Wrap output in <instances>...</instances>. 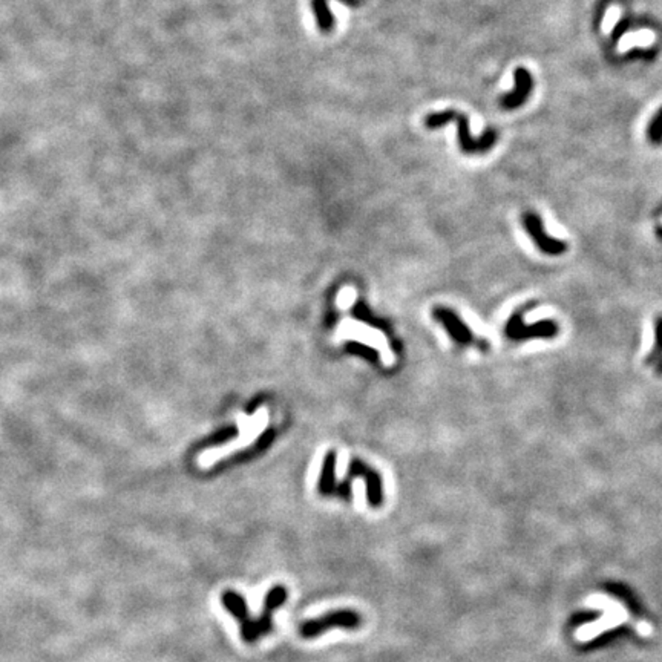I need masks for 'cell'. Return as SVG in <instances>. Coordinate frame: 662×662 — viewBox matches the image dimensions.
Wrapping results in <instances>:
<instances>
[{
  "mask_svg": "<svg viewBox=\"0 0 662 662\" xmlns=\"http://www.w3.org/2000/svg\"><path fill=\"white\" fill-rule=\"evenodd\" d=\"M455 123L457 124V135H459V146L461 152L465 154H485L491 151L494 144L499 140V134L494 129H486L483 135L480 138H474L471 135L469 129V119L463 112L455 109H446L442 112L428 114L425 117V128L426 129H438L443 128L446 124Z\"/></svg>",
  "mask_w": 662,
  "mask_h": 662,
  "instance_id": "6da1fadb",
  "label": "cell"
},
{
  "mask_svg": "<svg viewBox=\"0 0 662 662\" xmlns=\"http://www.w3.org/2000/svg\"><path fill=\"white\" fill-rule=\"evenodd\" d=\"M238 428L239 435L235 440H229V443L218 446V448L207 450L201 454L200 463L204 466H210L213 461H217L222 457H226L231 451L245 448V446L252 445L256 438H258L269 425V411L266 407L259 408L253 416H245V414H238Z\"/></svg>",
  "mask_w": 662,
  "mask_h": 662,
  "instance_id": "7a4b0ae2",
  "label": "cell"
},
{
  "mask_svg": "<svg viewBox=\"0 0 662 662\" xmlns=\"http://www.w3.org/2000/svg\"><path fill=\"white\" fill-rule=\"evenodd\" d=\"M531 305H523L511 314L504 325V336L512 342L529 341V339H553L558 336L560 325L553 319H544L534 324H525V313L531 310Z\"/></svg>",
  "mask_w": 662,
  "mask_h": 662,
  "instance_id": "3957f363",
  "label": "cell"
},
{
  "mask_svg": "<svg viewBox=\"0 0 662 662\" xmlns=\"http://www.w3.org/2000/svg\"><path fill=\"white\" fill-rule=\"evenodd\" d=\"M363 623L360 614L350 609H339L327 612L319 618L304 621L299 627V635L305 640H313L316 636L325 633L331 628H344V630H356Z\"/></svg>",
  "mask_w": 662,
  "mask_h": 662,
  "instance_id": "277c9868",
  "label": "cell"
},
{
  "mask_svg": "<svg viewBox=\"0 0 662 662\" xmlns=\"http://www.w3.org/2000/svg\"><path fill=\"white\" fill-rule=\"evenodd\" d=\"M336 339H353V341H359L363 345L371 346V349L379 351L380 359H382L385 365H390L391 362H394L393 353L388 349L385 336L379 330L363 324V322L354 320L351 318L344 319L337 328Z\"/></svg>",
  "mask_w": 662,
  "mask_h": 662,
  "instance_id": "5b68a950",
  "label": "cell"
},
{
  "mask_svg": "<svg viewBox=\"0 0 662 662\" xmlns=\"http://www.w3.org/2000/svg\"><path fill=\"white\" fill-rule=\"evenodd\" d=\"M433 316L438 324L443 325L446 333H448V336L452 339L454 344H457L459 346L475 345L482 350L487 349V342L485 341V339H477L473 333V330H471L466 322L460 318V314L457 311H454L448 307H437L433 311Z\"/></svg>",
  "mask_w": 662,
  "mask_h": 662,
  "instance_id": "8992f818",
  "label": "cell"
},
{
  "mask_svg": "<svg viewBox=\"0 0 662 662\" xmlns=\"http://www.w3.org/2000/svg\"><path fill=\"white\" fill-rule=\"evenodd\" d=\"M221 602L229 614L234 618H236V621L239 623V628H241V638L244 642L253 644L258 640H261L258 627H256V619L250 616L247 602L241 593H238L235 590L222 592Z\"/></svg>",
  "mask_w": 662,
  "mask_h": 662,
  "instance_id": "52a82bcc",
  "label": "cell"
},
{
  "mask_svg": "<svg viewBox=\"0 0 662 662\" xmlns=\"http://www.w3.org/2000/svg\"><path fill=\"white\" fill-rule=\"evenodd\" d=\"M521 224L526 230V234L531 236L534 244L540 252L549 256H560L567 252V243L561 241V239L552 238L548 235L544 229L543 219L534 212H526L521 217Z\"/></svg>",
  "mask_w": 662,
  "mask_h": 662,
  "instance_id": "ba28073f",
  "label": "cell"
},
{
  "mask_svg": "<svg viewBox=\"0 0 662 662\" xmlns=\"http://www.w3.org/2000/svg\"><path fill=\"white\" fill-rule=\"evenodd\" d=\"M287 598H288L287 587L283 584L273 586L267 592L266 598H264L262 614L259 615L258 619H256V627H258L259 636L269 635L273 632V614H275L276 609L284 606Z\"/></svg>",
  "mask_w": 662,
  "mask_h": 662,
  "instance_id": "9c48e42d",
  "label": "cell"
},
{
  "mask_svg": "<svg viewBox=\"0 0 662 662\" xmlns=\"http://www.w3.org/2000/svg\"><path fill=\"white\" fill-rule=\"evenodd\" d=\"M514 90L501 97L500 100V106L506 111H514L518 109L520 106H523L527 102V98L531 97L534 89V79L531 72L526 68H521V66L514 71Z\"/></svg>",
  "mask_w": 662,
  "mask_h": 662,
  "instance_id": "30bf717a",
  "label": "cell"
},
{
  "mask_svg": "<svg viewBox=\"0 0 662 662\" xmlns=\"http://www.w3.org/2000/svg\"><path fill=\"white\" fill-rule=\"evenodd\" d=\"M604 592H607L612 597H615L621 602L624 604L627 610L636 618H645V609L641 604L640 598L636 597V593L630 589V587L621 583H607L604 584Z\"/></svg>",
  "mask_w": 662,
  "mask_h": 662,
  "instance_id": "8fae6325",
  "label": "cell"
},
{
  "mask_svg": "<svg viewBox=\"0 0 662 662\" xmlns=\"http://www.w3.org/2000/svg\"><path fill=\"white\" fill-rule=\"evenodd\" d=\"M628 636H635V630L630 627V626H627V624H621L618 627H614V628H609V630L606 632H602L601 635H598L597 638H593L592 641L589 642H586L583 645V650L586 651H593V650H600L602 647H607V645L610 644H614L619 640H623V638H628Z\"/></svg>",
  "mask_w": 662,
  "mask_h": 662,
  "instance_id": "7c38bea8",
  "label": "cell"
},
{
  "mask_svg": "<svg viewBox=\"0 0 662 662\" xmlns=\"http://www.w3.org/2000/svg\"><path fill=\"white\" fill-rule=\"evenodd\" d=\"M363 475V480H365V487H367V500L371 508H379L382 506L384 501V483L382 478H380L376 473L372 471H367L363 468H358L354 473V478Z\"/></svg>",
  "mask_w": 662,
  "mask_h": 662,
  "instance_id": "4fadbf2b",
  "label": "cell"
},
{
  "mask_svg": "<svg viewBox=\"0 0 662 662\" xmlns=\"http://www.w3.org/2000/svg\"><path fill=\"white\" fill-rule=\"evenodd\" d=\"M310 5L319 31L324 32V34H328V32L333 31L336 20L333 13L330 10L327 0H310Z\"/></svg>",
  "mask_w": 662,
  "mask_h": 662,
  "instance_id": "5bb4252c",
  "label": "cell"
},
{
  "mask_svg": "<svg viewBox=\"0 0 662 662\" xmlns=\"http://www.w3.org/2000/svg\"><path fill=\"white\" fill-rule=\"evenodd\" d=\"M602 616V610H579L570 615L567 619V627L570 630H576V628L583 627L586 624L595 623Z\"/></svg>",
  "mask_w": 662,
  "mask_h": 662,
  "instance_id": "9a60e30c",
  "label": "cell"
},
{
  "mask_svg": "<svg viewBox=\"0 0 662 662\" xmlns=\"http://www.w3.org/2000/svg\"><path fill=\"white\" fill-rule=\"evenodd\" d=\"M647 140L655 146L662 144V106L653 115L647 126Z\"/></svg>",
  "mask_w": 662,
  "mask_h": 662,
  "instance_id": "2e32d148",
  "label": "cell"
},
{
  "mask_svg": "<svg viewBox=\"0 0 662 662\" xmlns=\"http://www.w3.org/2000/svg\"><path fill=\"white\" fill-rule=\"evenodd\" d=\"M661 359H662V316H658L655 322V345H653V349L649 353L647 359H645V363H647V365H653V363H658Z\"/></svg>",
  "mask_w": 662,
  "mask_h": 662,
  "instance_id": "e0dca14e",
  "label": "cell"
},
{
  "mask_svg": "<svg viewBox=\"0 0 662 662\" xmlns=\"http://www.w3.org/2000/svg\"><path fill=\"white\" fill-rule=\"evenodd\" d=\"M356 297H358V292H356L353 287H344L337 295L336 305L341 310H346V309H350L351 305L354 304Z\"/></svg>",
  "mask_w": 662,
  "mask_h": 662,
  "instance_id": "ac0fdd59",
  "label": "cell"
},
{
  "mask_svg": "<svg viewBox=\"0 0 662 662\" xmlns=\"http://www.w3.org/2000/svg\"><path fill=\"white\" fill-rule=\"evenodd\" d=\"M627 29H628V25H627V22L623 20V22H621V23L618 25V27L615 28V31L612 32V40H614V43H616L618 39L621 37V34H624V32H626Z\"/></svg>",
  "mask_w": 662,
  "mask_h": 662,
  "instance_id": "d6986e66",
  "label": "cell"
},
{
  "mask_svg": "<svg viewBox=\"0 0 662 662\" xmlns=\"http://www.w3.org/2000/svg\"><path fill=\"white\" fill-rule=\"evenodd\" d=\"M339 2L349 5L351 8H358V6H362L363 4H365V0H339Z\"/></svg>",
  "mask_w": 662,
  "mask_h": 662,
  "instance_id": "ffe728a7",
  "label": "cell"
},
{
  "mask_svg": "<svg viewBox=\"0 0 662 662\" xmlns=\"http://www.w3.org/2000/svg\"><path fill=\"white\" fill-rule=\"evenodd\" d=\"M656 372L658 374H662V359L656 363Z\"/></svg>",
  "mask_w": 662,
  "mask_h": 662,
  "instance_id": "44dd1931",
  "label": "cell"
}]
</instances>
